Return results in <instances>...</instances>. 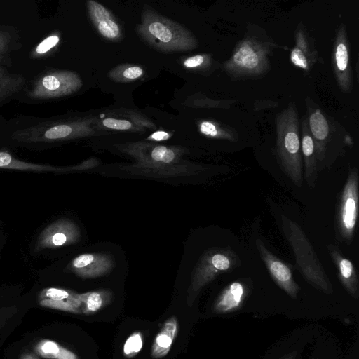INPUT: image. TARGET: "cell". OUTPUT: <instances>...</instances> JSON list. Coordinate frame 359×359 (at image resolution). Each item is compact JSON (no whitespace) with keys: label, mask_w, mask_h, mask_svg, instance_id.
I'll return each instance as SVG.
<instances>
[{"label":"cell","mask_w":359,"mask_h":359,"mask_svg":"<svg viewBox=\"0 0 359 359\" xmlns=\"http://www.w3.org/2000/svg\"><path fill=\"white\" fill-rule=\"evenodd\" d=\"M301 150L304 163V178L311 188H314L317 179L318 160L306 116L302 119Z\"/></svg>","instance_id":"cell-18"},{"label":"cell","mask_w":359,"mask_h":359,"mask_svg":"<svg viewBox=\"0 0 359 359\" xmlns=\"http://www.w3.org/2000/svg\"><path fill=\"white\" fill-rule=\"evenodd\" d=\"M276 154L285 175L301 187L303 184L302 155L299 114L294 103H290L276 116Z\"/></svg>","instance_id":"cell-2"},{"label":"cell","mask_w":359,"mask_h":359,"mask_svg":"<svg viewBox=\"0 0 359 359\" xmlns=\"http://www.w3.org/2000/svg\"><path fill=\"white\" fill-rule=\"evenodd\" d=\"M212 60L208 55H196L186 59L184 65L187 68L206 69L211 67Z\"/></svg>","instance_id":"cell-28"},{"label":"cell","mask_w":359,"mask_h":359,"mask_svg":"<svg viewBox=\"0 0 359 359\" xmlns=\"http://www.w3.org/2000/svg\"><path fill=\"white\" fill-rule=\"evenodd\" d=\"M333 70L341 90L349 93L353 89V73L350 64V50L346 27L342 23L338 27L332 55Z\"/></svg>","instance_id":"cell-10"},{"label":"cell","mask_w":359,"mask_h":359,"mask_svg":"<svg viewBox=\"0 0 359 359\" xmlns=\"http://www.w3.org/2000/svg\"><path fill=\"white\" fill-rule=\"evenodd\" d=\"M82 81L71 71L57 70L41 75L32 84L28 96L46 100L69 95L80 89Z\"/></svg>","instance_id":"cell-9"},{"label":"cell","mask_w":359,"mask_h":359,"mask_svg":"<svg viewBox=\"0 0 359 359\" xmlns=\"http://www.w3.org/2000/svg\"><path fill=\"white\" fill-rule=\"evenodd\" d=\"M87 5L90 19L99 33L109 40L119 39L120 27L110 11L95 1H88Z\"/></svg>","instance_id":"cell-19"},{"label":"cell","mask_w":359,"mask_h":359,"mask_svg":"<svg viewBox=\"0 0 359 359\" xmlns=\"http://www.w3.org/2000/svg\"><path fill=\"white\" fill-rule=\"evenodd\" d=\"M137 29L144 41L161 51H187L198 44L189 30L151 10L143 13Z\"/></svg>","instance_id":"cell-5"},{"label":"cell","mask_w":359,"mask_h":359,"mask_svg":"<svg viewBox=\"0 0 359 359\" xmlns=\"http://www.w3.org/2000/svg\"><path fill=\"white\" fill-rule=\"evenodd\" d=\"M102 125L107 128L118 130H128L133 128V124L130 121L123 119H116L112 118H107L103 120Z\"/></svg>","instance_id":"cell-30"},{"label":"cell","mask_w":359,"mask_h":359,"mask_svg":"<svg viewBox=\"0 0 359 359\" xmlns=\"http://www.w3.org/2000/svg\"><path fill=\"white\" fill-rule=\"evenodd\" d=\"M280 219L282 230L292 248L297 268L303 278L318 290L326 294H332V285L303 229L284 215Z\"/></svg>","instance_id":"cell-3"},{"label":"cell","mask_w":359,"mask_h":359,"mask_svg":"<svg viewBox=\"0 0 359 359\" xmlns=\"http://www.w3.org/2000/svg\"><path fill=\"white\" fill-rule=\"evenodd\" d=\"M143 74V69L139 66L124 65L112 69L109 75L116 81H130L139 79Z\"/></svg>","instance_id":"cell-26"},{"label":"cell","mask_w":359,"mask_h":359,"mask_svg":"<svg viewBox=\"0 0 359 359\" xmlns=\"http://www.w3.org/2000/svg\"><path fill=\"white\" fill-rule=\"evenodd\" d=\"M170 137V135L165 132L163 131H157L153 133L149 139L156 141H163L168 139Z\"/></svg>","instance_id":"cell-32"},{"label":"cell","mask_w":359,"mask_h":359,"mask_svg":"<svg viewBox=\"0 0 359 359\" xmlns=\"http://www.w3.org/2000/svg\"><path fill=\"white\" fill-rule=\"evenodd\" d=\"M255 246L275 283L293 299L297 298L299 285L293 278L290 268L274 255L259 238H256Z\"/></svg>","instance_id":"cell-11"},{"label":"cell","mask_w":359,"mask_h":359,"mask_svg":"<svg viewBox=\"0 0 359 359\" xmlns=\"http://www.w3.org/2000/svg\"><path fill=\"white\" fill-rule=\"evenodd\" d=\"M320 57L313 39L299 23L295 31V45L290 51V61L296 67L309 72L320 61Z\"/></svg>","instance_id":"cell-14"},{"label":"cell","mask_w":359,"mask_h":359,"mask_svg":"<svg viewBox=\"0 0 359 359\" xmlns=\"http://www.w3.org/2000/svg\"><path fill=\"white\" fill-rule=\"evenodd\" d=\"M123 150L135 162L123 170L131 175L151 178H170L197 175L205 168L182 158L183 150L177 147L148 144H133Z\"/></svg>","instance_id":"cell-1"},{"label":"cell","mask_w":359,"mask_h":359,"mask_svg":"<svg viewBox=\"0 0 359 359\" xmlns=\"http://www.w3.org/2000/svg\"><path fill=\"white\" fill-rule=\"evenodd\" d=\"M241 264L231 248H212L206 250L196 264L188 290L187 301L191 305L201 290L222 273H229Z\"/></svg>","instance_id":"cell-7"},{"label":"cell","mask_w":359,"mask_h":359,"mask_svg":"<svg viewBox=\"0 0 359 359\" xmlns=\"http://www.w3.org/2000/svg\"><path fill=\"white\" fill-rule=\"evenodd\" d=\"M329 255L337 269L338 278L348 293L353 298L359 297V283L357 272L352 262L345 257L339 247L327 245Z\"/></svg>","instance_id":"cell-16"},{"label":"cell","mask_w":359,"mask_h":359,"mask_svg":"<svg viewBox=\"0 0 359 359\" xmlns=\"http://www.w3.org/2000/svg\"><path fill=\"white\" fill-rule=\"evenodd\" d=\"M114 266L110 256L102 253H83L74 258L68 269L83 278H95L108 273Z\"/></svg>","instance_id":"cell-13"},{"label":"cell","mask_w":359,"mask_h":359,"mask_svg":"<svg viewBox=\"0 0 359 359\" xmlns=\"http://www.w3.org/2000/svg\"><path fill=\"white\" fill-rule=\"evenodd\" d=\"M297 355V351H293L289 353L285 354L278 359H296ZM316 359V358H315Z\"/></svg>","instance_id":"cell-33"},{"label":"cell","mask_w":359,"mask_h":359,"mask_svg":"<svg viewBox=\"0 0 359 359\" xmlns=\"http://www.w3.org/2000/svg\"><path fill=\"white\" fill-rule=\"evenodd\" d=\"M80 238L79 226L71 219H59L47 226L36 243L37 251L55 249L76 243Z\"/></svg>","instance_id":"cell-12"},{"label":"cell","mask_w":359,"mask_h":359,"mask_svg":"<svg viewBox=\"0 0 359 359\" xmlns=\"http://www.w3.org/2000/svg\"><path fill=\"white\" fill-rule=\"evenodd\" d=\"M20 359H38L34 354L26 353L21 355Z\"/></svg>","instance_id":"cell-34"},{"label":"cell","mask_w":359,"mask_h":359,"mask_svg":"<svg viewBox=\"0 0 359 359\" xmlns=\"http://www.w3.org/2000/svg\"><path fill=\"white\" fill-rule=\"evenodd\" d=\"M10 41L11 39L8 33L0 31V60L8 50Z\"/></svg>","instance_id":"cell-31"},{"label":"cell","mask_w":359,"mask_h":359,"mask_svg":"<svg viewBox=\"0 0 359 359\" xmlns=\"http://www.w3.org/2000/svg\"><path fill=\"white\" fill-rule=\"evenodd\" d=\"M178 322L175 317L169 318L156 334L151 346L154 358H162L168 355L177 334Z\"/></svg>","instance_id":"cell-20"},{"label":"cell","mask_w":359,"mask_h":359,"mask_svg":"<svg viewBox=\"0 0 359 359\" xmlns=\"http://www.w3.org/2000/svg\"><path fill=\"white\" fill-rule=\"evenodd\" d=\"M34 350L38 355L47 359H79L74 353L49 339L39 341Z\"/></svg>","instance_id":"cell-24"},{"label":"cell","mask_w":359,"mask_h":359,"mask_svg":"<svg viewBox=\"0 0 359 359\" xmlns=\"http://www.w3.org/2000/svg\"><path fill=\"white\" fill-rule=\"evenodd\" d=\"M0 168L40 172H62V168L50 165L37 164L20 161L6 151H0Z\"/></svg>","instance_id":"cell-22"},{"label":"cell","mask_w":359,"mask_h":359,"mask_svg":"<svg viewBox=\"0 0 359 359\" xmlns=\"http://www.w3.org/2000/svg\"><path fill=\"white\" fill-rule=\"evenodd\" d=\"M81 302V311L85 315H90L101 310L112 300V293L109 290H99L79 293Z\"/></svg>","instance_id":"cell-21"},{"label":"cell","mask_w":359,"mask_h":359,"mask_svg":"<svg viewBox=\"0 0 359 359\" xmlns=\"http://www.w3.org/2000/svg\"><path fill=\"white\" fill-rule=\"evenodd\" d=\"M60 38L57 35L53 34L46 37L36 48L35 52L37 55H44L49 52L58 43Z\"/></svg>","instance_id":"cell-29"},{"label":"cell","mask_w":359,"mask_h":359,"mask_svg":"<svg viewBox=\"0 0 359 359\" xmlns=\"http://www.w3.org/2000/svg\"><path fill=\"white\" fill-rule=\"evenodd\" d=\"M306 118L318 163L325 162L331 151H344L348 133L336 120L324 112L310 97L306 98Z\"/></svg>","instance_id":"cell-6"},{"label":"cell","mask_w":359,"mask_h":359,"mask_svg":"<svg viewBox=\"0 0 359 359\" xmlns=\"http://www.w3.org/2000/svg\"><path fill=\"white\" fill-rule=\"evenodd\" d=\"M276 47L280 46L271 40L246 35L236 44L231 57L224 62V69L236 80L259 77L269 70V56Z\"/></svg>","instance_id":"cell-4"},{"label":"cell","mask_w":359,"mask_h":359,"mask_svg":"<svg viewBox=\"0 0 359 359\" xmlns=\"http://www.w3.org/2000/svg\"><path fill=\"white\" fill-rule=\"evenodd\" d=\"M142 334L140 331H135L126 340L123 345V355L128 358H133L142 350Z\"/></svg>","instance_id":"cell-27"},{"label":"cell","mask_w":359,"mask_h":359,"mask_svg":"<svg viewBox=\"0 0 359 359\" xmlns=\"http://www.w3.org/2000/svg\"><path fill=\"white\" fill-rule=\"evenodd\" d=\"M39 304L43 307L80 314L81 302L79 293L74 291L48 287L39 295Z\"/></svg>","instance_id":"cell-15"},{"label":"cell","mask_w":359,"mask_h":359,"mask_svg":"<svg viewBox=\"0 0 359 359\" xmlns=\"http://www.w3.org/2000/svg\"><path fill=\"white\" fill-rule=\"evenodd\" d=\"M199 130L205 136L236 142L238 137L237 132L232 128L211 121H203L199 125Z\"/></svg>","instance_id":"cell-25"},{"label":"cell","mask_w":359,"mask_h":359,"mask_svg":"<svg viewBox=\"0 0 359 359\" xmlns=\"http://www.w3.org/2000/svg\"><path fill=\"white\" fill-rule=\"evenodd\" d=\"M358 171L351 169L343 187L336 215L337 232L341 241L347 245L354 237L358 214Z\"/></svg>","instance_id":"cell-8"},{"label":"cell","mask_w":359,"mask_h":359,"mask_svg":"<svg viewBox=\"0 0 359 359\" xmlns=\"http://www.w3.org/2000/svg\"><path fill=\"white\" fill-rule=\"evenodd\" d=\"M249 287L242 280L232 282L219 294L214 302L212 311L216 313H229L241 308L247 297Z\"/></svg>","instance_id":"cell-17"},{"label":"cell","mask_w":359,"mask_h":359,"mask_svg":"<svg viewBox=\"0 0 359 359\" xmlns=\"http://www.w3.org/2000/svg\"><path fill=\"white\" fill-rule=\"evenodd\" d=\"M25 82L22 75L11 73L0 65V102L18 93Z\"/></svg>","instance_id":"cell-23"}]
</instances>
